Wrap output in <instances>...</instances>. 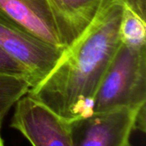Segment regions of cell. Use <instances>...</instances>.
I'll use <instances>...</instances> for the list:
<instances>
[{"label":"cell","mask_w":146,"mask_h":146,"mask_svg":"<svg viewBox=\"0 0 146 146\" xmlns=\"http://www.w3.org/2000/svg\"><path fill=\"white\" fill-rule=\"evenodd\" d=\"M0 15L57 50L67 47L47 0H0Z\"/></svg>","instance_id":"6"},{"label":"cell","mask_w":146,"mask_h":146,"mask_svg":"<svg viewBox=\"0 0 146 146\" xmlns=\"http://www.w3.org/2000/svg\"><path fill=\"white\" fill-rule=\"evenodd\" d=\"M1 126V125H0ZM0 146H4V143H3V140L2 139V136H1V133H0Z\"/></svg>","instance_id":"13"},{"label":"cell","mask_w":146,"mask_h":146,"mask_svg":"<svg viewBox=\"0 0 146 146\" xmlns=\"http://www.w3.org/2000/svg\"><path fill=\"white\" fill-rule=\"evenodd\" d=\"M138 15L145 20V0H122Z\"/></svg>","instance_id":"12"},{"label":"cell","mask_w":146,"mask_h":146,"mask_svg":"<svg viewBox=\"0 0 146 146\" xmlns=\"http://www.w3.org/2000/svg\"><path fill=\"white\" fill-rule=\"evenodd\" d=\"M68 46L94 18L101 0H47Z\"/></svg>","instance_id":"7"},{"label":"cell","mask_w":146,"mask_h":146,"mask_svg":"<svg viewBox=\"0 0 146 146\" xmlns=\"http://www.w3.org/2000/svg\"><path fill=\"white\" fill-rule=\"evenodd\" d=\"M30 88L26 78L0 74V125L12 106L27 95Z\"/></svg>","instance_id":"9"},{"label":"cell","mask_w":146,"mask_h":146,"mask_svg":"<svg viewBox=\"0 0 146 146\" xmlns=\"http://www.w3.org/2000/svg\"><path fill=\"white\" fill-rule=\"evenodd\" d=\"M121 43L134 48L145 47V20L123 3L119 27Z\"/></svg>","instance_id":"8"},{"label":"cell","mask_w":146,"mask_h":146,"mask_svg":"<svg viewBox=\"0 0 146 146\" xmlns=\"http://www.w3.org/2000/svg\"><path fill=\"white\" fill-rule=\"evenodd\" d=\"M139 110L118 108L92 112L68 122L74 145L133 146L130 137Z\"/></svg>","instance_id":"3"},{"label":"cell","mask_w":146,"mask_h":146,"mask_svg":"<svg viewBox=\"0 0 146 146\" xmlns=\"http://www.w3.org/2000/svg\"><path fill=\"white\" fill-rule=\"evenodd\" d=\"M10 127L33 146H74L64 121L41 103L25 95L15 104Z\"/></svg>","instance_id":"5"},{"label":"cell","mask_w":146,"mask_h":146,"mask_svg":"<svg viewBox=\"0 0 146 146\" xmlns=\"http://www.w3.org/2000/svg\"><path fill=\"white\" fill-rule=\"evenodd\" d=\"M0 50L27 70L31 88L50 74L62 52L21 30L2 15Z\"/></svg>","instance_id":"4"},{"label":"cell","mask_w":146,"mask_h":146,"mask_svg":"<svg viewBox=\"0 0 146 146\" xmlns=\"http://www.w3.org/2000/svg\"><path fill=\"white\" fill-rule=\"evenodd\" d=\"M0 74L23 77L26 78L30 83V77L27 70L6 55L2 50H0Z\"/></svg>","instance_id":"10"},{"label":"cell","mask_w":146,"mask_h":146,"mask_svg":"<svg viewBox=\"0 0 146 146\" xmlns=\"http://www.w3.org/2000/svg\"><path fill=\"white\" fill-rule=\"evenodd\" d=\"M146 104L143 105L139 108V110L137 112L136 118H135V123H134V129L139 130L142 132L143 133H145L146 128Z\"/></svg>","instance_id":"11"},{"label":"cell","mask_w":146,"mask_h":146,"mask_svg":"<svg viewBox=\"0 0 146 146\" xmlns=\"http://www.w3.org/2000/svg\"><path fill=\"white\" fill-rule=\"evenodd\" d=\"M122 8V0H101L91 23L27 95L66 122L91 115L103 77L121 44Z\"/></svg>","instance_id":"1"},{"label":"cell","mask_w":146,"mask_h":146,"mask_svg":"<svg viewBox=\"0 0 146 146\" xmlns=\"http://www.w3.org/2000/svg\"><path fill=\"white\" fill-rule=\"evenodd\" d=\"M146 104L145 47L118 46L97 92L92 112Z\"/></svg>","instance_id":"2"}]
</instances>
